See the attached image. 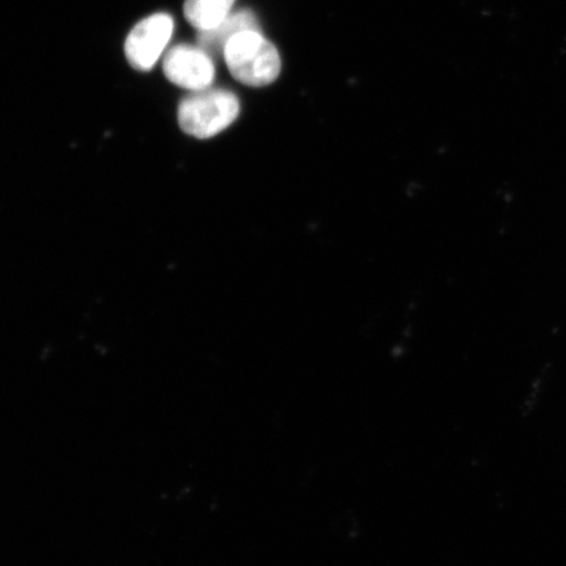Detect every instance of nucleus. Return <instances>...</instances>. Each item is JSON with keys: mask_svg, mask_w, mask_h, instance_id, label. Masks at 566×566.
<instances>
[{"mask_svg": "<svg viewBox=\"0 0 566 566\" xmlns=\"http://www.w3.org/2000/svg\"><path fill=\"white\" fill-rule=\"evenodd\" d=\"M163 71L175 86L190 92L210 88L216 77L211 56L192 45H177L166 53Z\"/></svg>", "mask_w": 566, "mask_h": 566, "instance_id": "20e7f679", "label": "nucleus"}, {"mask_svg": "<svg viewBox=\"0 0 566 566\" xmlns=\"http://www.w3.org/2000/svg\"><path fill=\"white\" fill-rule=\"evenodd\" d=\"M174 19L154 13L133 28L125 41V55L132 67L150 71L165 53L174 33Z\"/></svg>", "mask_w": 566, "mask_h": 566, "instance_id": "7ed1b4c3", "label": "nucleus"}, {"mask_svg": "<svg viewBox=\"0 0 566 566\" xmlns=\"http://www.w3.org/2000/svg\"><path fill=\"white\" fill-rule=\"evenodd\" d=\"M223 59L231 75L245 86H268L281 73L277 49L259 31H244L233 35L224 48Z\"/></svg>", "mask_w": 566, "mask_h": 566, "instance_id": "f03ea898", "label": "nucleus"}, {"mask_svg": "<svg viewBox=\"0 0 566 566\" xmlns=\"http://www.w3.org/2000/svg\"><path fill=\"white\" fill-rule=\"evenodd\" d=\"M235 0H186L184 15L198 32L214 30L231 15Z\"/></svg>", "mask_w": 566, "mask_h": 566, "instance_id": "423d86ee", "label": "nucleus"}, {"mask_svg": "<svg viewBox=\"0 0 566 566\" xmlns=\"http://www.w3.org/2000/svg\"><path fill=\"white\" fill-rule=\"evenodd\" d=\"M260 27L254 13L248 10L231 13L214 30L198 32V45L212 56H223L224 48L229 41L244 31H259Z\"/></svg>", "mask_w": 566, "mask_h": 566, "instance_id": "39448f33", "label": "nucleus"}, {"mask_svg": "<svg viewBox=\"0 0 566 566\" xmlns=\"http://www.w3.org/2000/svg\"><path fill=\"white\" fill-rule=\"evenodd\" d=\"M240 102L228 90L207 88L190 92L177 109V122L187 136L209 139L223 133L237 122Z\"/></svg>", "mask_w": 566, "mask_h": 566, "instance_id": "f257e3e1", "label": "nucleus"}]
</instances>
